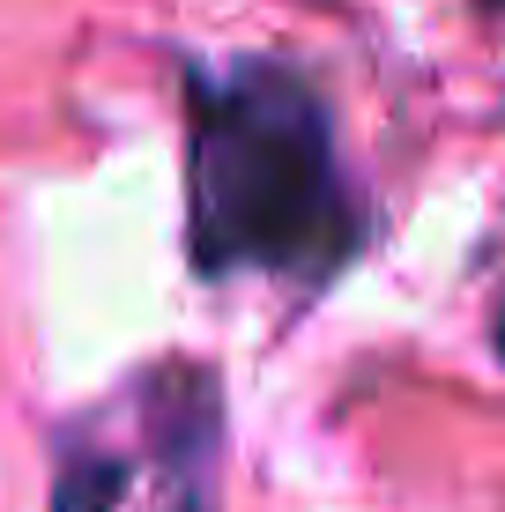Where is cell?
<instances>
[{
	"label": "cell",
	"mask_w": 505,
	"mask_h": 512,
	"mask_svg": "<svg viewBox=\"0 0 505 512\" xmlns=\"http://www.w3.org/2000/svg\"><path fill=\"white\" fill-rule=\"evenodd\" d=\"M186 97H194V179H186L194 260L208 275H327L357 245V216L320 97L268 60L194 75Z\"/></svg>",
	"instance_id": "obj_1"
},
{
	"label": "cell",
	"mask_w": 505,
	"mask_h": 512,
	"mask_svg": "<svg viewBox=\"0 0 505 512\" xmlns=\"http://www.w3.org/2000/svg\"><path fill=\"white\" fill-rule=\"evenodd\" d=\"M498 357H505V320H498Z\"/></svg>",
	"instance_id": "obj_3"
},
{
	"label": "cell",
	"mask_w": 505,
	"mask_h": 512,
	"mask_svg": "<svg viewBox=\"0 0 505 512\" xmlns=\"http://www.w3.org/2000/svg\"><path fill=\"white\" fill-rule=\"evenodd\" d=\"M119 490H127V468H119V461H75V468L60 475L52 512H112Z\"/></svg>",
	"instance_id": "obj_2"
}]
</instances>
